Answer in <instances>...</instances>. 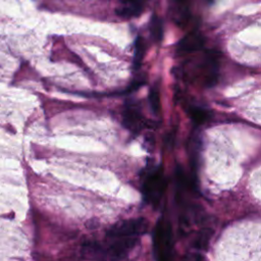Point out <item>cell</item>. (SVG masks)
Returning <instances> with one entry per match:
<instances>
[{
  "label": "cell",
  "instance_id": "cell-8",
  "mask_svg": "<svg viewBox=\"0 0 261 261\" xmlns=\"http://www.w3.org/2000/svg\"><path fill=\"white\" fill-rule=\"evenodd\" d=\"M149 29L153 40L156 42H160L163 37V24L162 20L156 14L152 15Z\"/></svg>",
  "mask_w": 261,
  "mask_h": 261
},
{
  "label": "cell",
  "instance_id": "cell-5",
  "mask_svg": "<svg viewBox=\"0 0 261 261\" xmlns=\"http://www.w3.org/2000/svg\"><path fill=\"white\" fill-rule=\"evenodd\" d=\"M148 0H118L116 13L125 18L139 16Z\"/></svg>",
  "mask_w": 261,
  "mask_h": 261
},
{
  "label": "cell",
  "instance_id": "cell-1",
  "mask_svg": "<svg viewBox=\"0 0 261 261\" xmlns=\"http://www.w3.org/2000/svg\"><path fill=\"white\" fill-rule=\"evenodd\" d=\"M166 186L167 182L161 165L148 170L142 184V193L145 201L156 207L162 199Z\"/></svg>",
  "mask_w": 261,
  "mask_h": 261
},
{
  "label": "cell",
  "instance_id": "cell-9",
  "mask_svg": "<svg viewBox=\"0 0 261 261\" xmlns=\"http://www.w3.org/2000/svg\"><path fill=\"white\" fill-rule=\"evenodd\" d=\"M189 114L191 116V118L193 119L194 122H196L197 124H201L205 121H207L210 117V113L208 110L201 108V107H190L189 108Z\"/></svg>",
  "mask_w": 261,
  "mask_h": 261
},
{
  "label": "cell",
  "instance_id": "cell-7",
  "mask_svg": "<svg viewBox=\"0 0 261 261\" xmlns=\"http://www.w3.org/2000/svg\"><path fill=\"white\" fill-rule=\"evenodd\" d=\"M145 43H144V39L139 36L136 39L135 42V54H134V59H133V68L139 69L142 63V60L144 58L145 55Z\"/></svg>",
  "mask_w": 261,
  "mask_h": 261
},
{
  "label": "cell",
  "instance_id": "cell-10",
  "mask_svg": "<svg viewBox=\"0 0 261 261\" xmlns=\"http://www.w3.org/2000/svg\"><path fill=\"white\" fill-rule=\"evenodd\" d=\"M212 233L213 231L210 228H204L200 230L195 239V247L197 249H206L212 237Z\"/></svg>",
  "mask_w": 261,
  "mask_h": 261
},
{
  "label": "cell",
  "instance_id": "cell-3",
  "mask_svg": "<svg viewBox=\"0 0 261 261\" xmlns=\"http://www.w3.org/2000/svg\"><path fill=\"white\" fill-rule=\"evenodd\" d=\"M148 221L145 218H135L120 221L114 224L107 232V239L116 238H137L146 232Z\"/></svg>",
  "mask_w": 261,
  "mask_h": 261
},
{
  "label": "cell",
  "instance_id": "cell-2",
  "mask_svg": "<svg viewBox=\"0 0 261 261\" xmlns=\"http://www.w3.org/2000/svg\"><path fill=\"white\" fill-rule=\"evenodd\" d=\"M153 247L157 261H172V228L170 222L163 217L157 221L154 228Z\"/></svg>",
  "mask_w": 261,
  "mask_h": 261
},
{
  "label": "cell",
  "instance_id": "cell-4",
  "mask_svg": "<svg viewBox=\"0 0 261 261\" xmlns=\"http://www.w3.org/2000/svg\"><path fill=\"white\" fill-rule=\"evenodd\" d=\"M122 124L133 134H138L145 126L146 120L137 102L127 101L122 113Z\"/></svg>",
  "mask_w": 261,
  "mask_h": 261
},
{
  "label": "cell",
  "instance_id": "cell-6",
  "mask_svg": "<svg viewBox=\"0 0 261 261\" xmlns=\"http://www.w3.org/2000/svg\"><path fill=\"white\" fill-rule=\"evenodd\" d=\"M202 44V42L200 41V38L198 37V35H188L187 37H185L179 43H178V47H177V51L180 54H186V53H191L194 50H196L200 45Z\"/></svg>",
  "mask_w": 261,
  "mask_h": 261
},
{
  "label": "cell",
  "instance_id": "cell-11",
  "mask_svg": "<svg viewBox=\"0 0 261 261\" xmlns=\"http://www.w3.org/2000/svg\"><path fill=\"white\" fill-rule=\"evenodd\" d=\"M148 100H149V104L152 111L155 114H158L160 111V95H159V88L157 85H154V87L150 90Z\"/></svg>",
  "mask_w": 261,
  "mask_h": 261
}]
</instances>
